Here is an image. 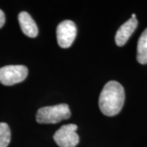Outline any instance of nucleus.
Returning <instances> with one entry per match:
<instances>
[{
  "label": "nucleus",
  "instance_id": "obj_8",
  "mask_svg": "<svg viewBox=\"0 0 147 147\" xmlns=\"http://www.w3.org/2000/svg\"><path fill=\"white\" fill-rule=\"evenodd\" d=\"M137 61L142 65L147 64V28L139 38L137 43Z\"/></svg>",
  "mask_w": 147,
  "mask_h": 147
},
{
  "label": "nucleus",
  "instance_id": "obj_2",
  "mask_svg": "<svg viewBox=\"0 0 147 147\" xmlns=\"http://www.w3.org/2000/svg\"><path fill=\"white\" fill-rule=\"evenodd\" d=\"M71 115L67 104L45 106L38 109L36 114V120L38 123H57L67 119Z\"/></svg>",
  "mask_w": 147,
  "mask_h": 147
},
{
  "label": "nucleus",
  "instance_id": "obj_1",
  "mask_svg": "<svg viewBox=\"0 0 147 147\" xmlns=\"http://www.w3.org/2000/svg\"><path fill=\"white\" fill-rule=\"evenodd\" d=\"M125 100L123 87L117 81H110L105 84L99 97V107L103 115L115 116L122 110Z\"/></svg>",
  "mask_w": 147,
  "mask_h": 147
},
{
  "label": "nucleus",
  "instance_id": "obj_11",
  "mask_svg": "<svg viewBox=\"0 0 147 147\" xmlns=\"http://www.w3.org/2000/svg\"><path fill=\"white\" fill-rule=\"evenodd\" d=\"M131 18H136V15L135 14H132L131 15Z\"/></svg>",
  "mask_w": 147,
  "mask_h": 147
},
{
  "label": "nucleus",
  "instance_id": "obj_5",
  "mask_svg": "<svg viewBox=\"0 0 147 147\" xmlns=\"http://www.w3.org/2000/svg\"><path fill=\"white\" fill-rule=\"evenodd\" d=\"M77 34V28L72 21L66 20L61 22L57 28V38L59 46L68 48L74 41Z\"/></svg>",
  "mask_w": 147,
  "mask_h": 147
},
{
  "label": "nucleus",
  "instance_id": "obj_6",
  "mask_svg": "<svg viewBox=\"0 0 147 147\" xmlns=\"http://www.w3.org/2000/svg\"><path fill=\"white\" fill-rule=\"evenodd\" d=\"M138 21L137 18H130L124 24H123L115 34V42L119 47L123 46L130 38L131 34L137 29Z\"/></svg>",
  "mask_w": 147,
  "mask_h": 147
},
{
  "label": "nucleus",
  "instance_id": "obj_4",
  "mask_svg": "<svg viewBox=\"0 0 147 147\" xmlns=\"http://www.w3.org/2000/svg\"><path fill=\"white\" fill-rule=\"evenodd\" d=\"M77 128V125L73 123L63 125L55 132L54 141L60 147H75L79 142Z\"/></svg>",
  "mask_w": 147,
  "mask_h": 147
},
{
  "label": "nucleus",
  "instance_id": "obj_9",
  "mask_svg": "<svg viewBox=\"0 0 147 147\" xmlns=\"http://www.w3.org/2000/svg\"><path fill=\"white\" fill-rule=\"evenodd\" d=\"M10 141V127L6 123H0V147H7Z\"/></svg>",
  "mask_w": 147,
  "mask_h": 147
},
{
  "label": "nucleus",
  "instance_id": "obj_10",
  "mask_svg": "<svg viewBox=\"0 0 147 147\" xmlns=\"http://www.w3.org/2000/svg\"><path fill=\"white\" fill-rule=\"evenodd\" d=\"M4 23H5V15L3 11L0 10V28L3 26Z\"/></svg>",
  "mask_w": 147,
  "mask_h": 147
},
{
  "label": "nucleus",
  "instance_id": "obj_3",
  "mask_svg": "<svg viewBox=\"0 0 147 147\" xmlns=\"http://www.w3.org/2000/svg\"><path fill=\"white\" fill-rule=\"evenodd\" d=\"M28 69L22 65H7L0 68V83L5 86L19 84L26 79Z\"/></svg>",
  "mask_w": 147,
  "mask_h": 147
},
{
  "label": "nucleus",
  "instance_id": "obj_7",
  "mask_svg": "<svg viewBox=\"0 0 147 147\" xmlns=\"http://www.w3.org/2000/svg\"><path fill=\"white\" fill-rule=\"evenodd\" d=\"M18 21L22 32L30 38H35L38 34V30L35 21L26 11H21L18 16Z\"/></svg>",
  "mask_w": 147,
  "mask_h": 147
}]
</instances>
